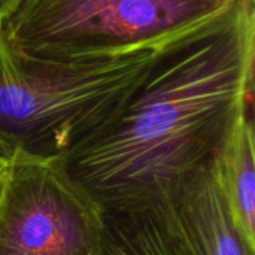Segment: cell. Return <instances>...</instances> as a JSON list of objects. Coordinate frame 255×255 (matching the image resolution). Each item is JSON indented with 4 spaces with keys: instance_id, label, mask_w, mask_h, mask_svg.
Instances as JSON below:
<instances>
[{
    "instance_id": "1",
    "label": "cell",
    "mask_w": 255,
    "mask_h": 255,
    "mask_svg": "<svg viewBox=\"0 0 255 255\" xmlns=\"http://www.w3.org/2000/svg\"><path fill=\"white\" fill-rule=\"evenodd\" d=\"M254 51L248 0L155 46L117 115L64 155L73 176L105 206L172 188L211 164L250 114Z\"/></svg>"
},
{
    "instance_id": "2",
    "label": "cell",
    "mask_w": 255,
    "mask_h": 255,
    "mask_svg": "<svg viewBox=\"0 0 255 255\" xmlns=\"http://www.w3.org/2000/svg\"><path fill=\"white\" fill-rule=\"evenodd\" d=\"M152 49L79 63L22 57L0 25V145L66 155L106 126L142 78Z\"/></svg>"
},
{
    "instance_id": "3",
    "label": "cell",
    "mask_w": 255,
    "mask_h": 255,
    "mask_svg": "<svg viewBox=\"0 0 255 255\" xmlns=\"http://www.w3.org/2000/svg\"><path fill=\"white\" fill-rule=\"evenodd\" d=\"M235 0H19L1 21L16 54L48 63L105 60L154 49Z\"/></svg>"
},
{
    "instance_id": "4",
    "label": "cell",
    "mask_w": 255,
    "mask_h": 255,
    "mask_svg": "<svg viewBox=\"0 0 255 255\" xmlns=\"http://www.w3.org/2000/svg\"><path fill=\"white\" fill-rule=\"evenodd\" d=\"M105 209L64 155L13 148L0 172V255H99Z\"/></svg>"
},
{
    "instance_id": "5",
    "label": "cell",
    "mask_w": 255,
    "mask_h": 255,
    "mask_svg": "<svg viewBox=\"0 0 255 255\" xmlns=\"http://www.w3.org/2000/svg\"><path fill=\"white\" fill-rule=\"evenodd\" d=\"M103 209L99 255H194L178 223L170 188Z\"/></svg>"
},
{
    "instance_id": "6",
    "label": "cell",
    "mask_w": 255,
    "mask_h": 255,
    "mask_svg": "<svg viewBox=\"0 0 255 255\" xmlns=\"http://www.w3.org/2000/svg\"><path fill=\"white\" fill-rule=\"evenodd\" d=\"M182 235L194 255H255L239 235L212 163L170 188Z\"/></svg>"
},
{
    "instance_id": "7",
    "label": "cell",
    "mask_w": 255,
    "mask_h": 255,
    "mask_svg": "<svg viewBox=\"0 0 255 255\" xmlns=\"http://www.w3.org/2000/svg\"><path fill=\"white\" fill-rule=\"evenodd\" d=\"M251 115L242 117L218 149L212 167L233 223L255 254V157Z\"/></svg>"
},
{
    "instance_id": "8",
    "label": "cell",
    "mask_w": 255,
    "mask_h": 255,
    "mask_svg": "<svg viewBox=\"0 0 255 255\" xmlns=\"http://www.w3.org/2000/svg\"><path fill=\"white\" fill-rule=\"evenodd\" d=\"M19 3V0H0V24L1 21L12 13L15 6Z\"/></svg>"
},
{
    "instance_id": "9",
    "label": "cell",
    "mask_w": 255,
    "mask_h": 255,
    "mask_svg": "<svg viewBox=\"0 0 255 255\" xmlns=\"http://www.w3.org/2000/svg\"><path fill=\"white\" fill-rule=\"evenodd\" d=\"M7 155H9V152L0 145V172H1V169H3V166H4V161H6Z\"/></svg>"
},
{
    "instance_id": "10",
    "label": "cell",
    "mask_w": 255,
    "mask_h": 255,
    "mask_svg": "<svg viewBox=\"0 0 255 255\" xmlns=\"http://www.w3.org/2000/svg\"><path fill=\"white\" fill-rule=\"evenodd\" d=\"M248 1H254V0H248Z\"/></svg>"
}]
</instances>
